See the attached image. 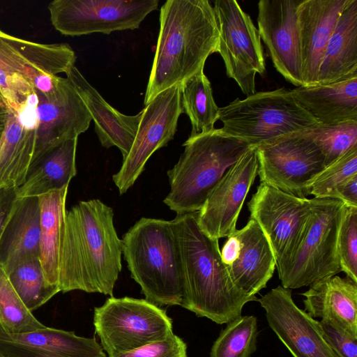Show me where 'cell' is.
Here are the masks:
<instances>
[{
    "instance_id": "obj_1",
    "label": "cell",
    "mask_w": 357,
    "mask_h": 357,
    "mask_svg": "<svg viewBox=\"0 0 357 357\" xmlns=\"http://www.w3.org/2000/svg\"><path fill=\"white\" fill-rule=\"evenodd\" d=\"M113 220L112 208L98 199L81 201L66 211L59 255L60 291L113 296L123 254Z\"/></svg>"
},
{
    "instance_id": "obj_2",
    "label": "cell",
    "mask_w": 357,
    "mask_h": 357,
    "mask_svg": "<svg viewBox=\"0 0 357 357\" xmlns=\"http://www.w3.org/2000/svg\"><path fill=\"white\" fill-rule=\"evenodd\" d=\"M218 43L215 15L209 1H166L160 10V30L144 105L204 70L207 58L218 52Z\"/></svg>"
},
{
    "instance_id": "obj_3",
    "label": "cell",
    "mask_w": 357,
    "mask_h": 357,
    "mask_svg": "<svg viewBox=\"0 0 357 357\" xmlns=\"http://www.w3.org/2000/svg\"><path fill=\"white\" fill-rule=\"evenodd\" d=\"M178 240L183 277L181 307L217 324L241 315L243 307L257 301L238 289L222 261L218 239L206 234L197 212L177 215L172 220Z\"/></svg>"
},
{
    "instance_id": "obj_4",
    "label": "cell",
    "mask_w": 357,
    "mask_h": 357,
    "mask_svg": "<svg viewBox=\"0 0 357 357\" xmlns=\"http://www.w3.org/2000/svg\"><path fill=\"white\" fill-rule=\"evenodd\" d=\"M122 253L146 300L180 305L183 277L178 240L171 221L142 218L123 236Z\"/></svg>"
},
{
    "instance_id": "obj_5",
    "label": "cell",
    "mask_w": 357,
    "mask_h": 357,
    "mask_svg": "<svg viewBox=\"0 0 357 357\" xmlns=\"http://www.w3.org/2000/svg\"><path fill=\"white\" fill-rule=\"evenodd\" d=\"M177 163L167 172L164 203L177 215L199 211L227 170L252 146L220 128L190 135Z\"/></svg>"
},
{
    "instance_id": "obj_6",
    "label": "cell",
    "mask_w": 357,
    "mask_h": 357,
    "mask_svg": "<svg viewBox=\"0 0 357 357\" xmlns=\"http://www.w3.org/2000/svg\"><path fill=\"white\" fill-rule=\"evenodd\" d=\"M218 120L223 123L220 129L224 133L252 147L271 143L318 124L290 90L284 88L255 92L243 100L236 98L220 107Z\"/></svg>"
},
{
    "instance_id": "obj_7",
    "label": "cell",
    "mask_w": 357,
    "mask_h": 357,
    "mask_svg": "<svg viewBox=\"0 0 357 357\" xmlns=\"http://www.w3.org/2000/svg\"><path fill=\"white\" fill-rule=\"evenodd\" d=\"M312 204L304 235L289 262L278 272L286 289L310 286L342 272L337 241L346 206L331 198L314 197Z\"/></svg>"
},
{
    "instance_id": "obj_8",
    "label": "cell",
    "mask_w": 357,
    "mask_h": 357,
    "mask_svg": "<svg viewBox=\"0 0 357 357\" xmlns=\"http://www.w3.org/2000/svg\"><path fill=\"white\" fill-rule=\"evenodd\" d=\"M93 324L101 347L115 357L173 333L165 311L146 299L130 297L107 299L94 309Z\"/></svg>"
},
{
    "instance_id": "obj_9",
    "label": "cell",
    "mask_w": 357,
    "mask_h": 357,
    "mask_svg": "<svg viewBox=\"0 0 357 357\" xmlns=\"http://www.w3.org/2000/svg\"><path fill=\"white\" fill-rule=\"evenodd\" d=\"M213 10L219 31L218 52L227 75L247 96L255 93V77L266 70L264 48L250 16L235 0H216Z\"/></svg>"
},
{
    "instance_id": "obj_10",
    "label": "cell",
    "mask_w": 357,
    "mask_h": 357,
    "mask_svg": "<svg viewBox=\"0 0 357 357\" xmlns=\"http://www.w3.org/2000/svg\"><path fill=\"white\" fill-rule=\"evenodd\" d=\"M250 218L266 236L278 272L296 250L312 212V199L301 198L261 183L248 203Z\"/></svg>"
},
{
    "instance_id": "obj_11",
    "label": "cell",
    "mask_w": 357,
    "mask_h": 357,
    "mask_svg": "<svg viewBox=\"0 0 357 357\" xmlns=\"http://www.w3.org/2000/svg\"><path fill=\"white\" fill-rule=\"evenodd\" d=\"M256 148L261 183L301 198L326 168L319 147L301 132Z\"/></svg>"
},
{
    "instance_id": "obj_12",
    "label": "cell",
    "mask_w": 357,
    "mask_h": 357,
    "mask_svg": "<svg viewBox=\"0 0 357 357\" xmlns=\"http://www.w3.org/2000/svg\"><path fill=\"white\" fill-rule=\"evenodd\" d=\"M158 3V0H54L48 10L56 30L79 36L138 29Z\"/></svg>"
},
{
    "instance_id": "obj_13",
    "label": "cell",
    "mask_w": 357,
    "mask_h": 357,
    "mask_svg": "<svg viewBox=\"0 0 357 357\" xmlns=\"http://www.w3.org/2000/svg\"><path fill=\"white\" fill-rule=\"evenodd\" d=\"M183 112L180 85L160 93L142 109L130 151L119 171L113 175L121 195L133 185L152 154L173 139Z\"/></svg>"
},
{
    "instance_id": "obj_14",
    "label": "cell",
    "mask_w": 357,
    "mask_h": 357,
    "mask_svg": "<svg viewBox=\"0 0 357 357\" xmlns=\"http://www.w3.org/2000/svg\"><path fill=\"white\" fill-rule=\"evenodd\" d=\"M36 94V150L32 167L51 149L87 130L92 120L67 77H59L50 91Z\"/></svg>"
},
{
    "instance_id": "obj_15",
    "label": "cell",
    "mask_w": 357,
    "mask_h": 357,
    "mask_svg": "<svg viewBox=\"0 0 357 357\" xmlns=\"http://www.w3.org/2000/svg\"><path fill=\"white\" fill-rule=\"evenodd\" d=\"M269 327L294 357H338L325 341L320 322L298 307L282 285L258 298Z\"/></svg>"
},
{
    "instance_id": "obj_16",
    "label": "cell",
    "mask_w": 357,
    "mask_h": 357,
    "mask_svg": "<svg viewBox=\"0 0 357 357\" xmlns=\"http://www.w3.org/2000/svg\"><path fill=\"white\" fill-rule=\"evenodd\" d=\"M257 169V148L251 147L227 170L197 211L198 225L206 234L219 240L234 231Z\"/></svg>"
},
{
    "instance_id": "obj_17",
    "label": "cell",
    "mask_w": 357,
    "mask_h": 357,
    "mask_svg": "<svg viewBox=\"0 0 357 357\" xmlns=\"http://www.w3.org/2000/svg\"><path fill=\"white\" fill-rule=\"evenodd\" d=\"M227 238L220 254L229 275L242 291L256 296L266 287L276 267L270 243L252 218Z\"/></svg>"
},
{
    "instance_id": "obj_18",
    "label": "cell",
    "mask_w": 357,
    "mask_h": 357,
    "mask_svg": "<svg viewBox=\"0 0 357 357\" xmlns=\"http://www.w3.org/2000/svg\"><path fill=\"white\" fill-rule=\"evenodd\" d=\"M300 0H260L258 31L275 69L296 87L303 86L297 22Z\"/></svg>"
},
{
    "instance_id": "obj_19",
    "label": "cell",
    "mask_w": 357,
    "mask_h": 357,
    "mask_svg": "<svg viewBox=\"0 0 357 357\" xmlns=\"http://www.w3.org/2000/svg\"><path fill=\"white\" fill-rule=\"evenodd\" d=\"M348 0H300L297 22L303 86L316 85L328 43Z\"/></svg>"
},
{
    "instance_id": "obj_20",
    "label": "cell",
    "mask_w": 357,
    "mask_h": 357,
    "mask_svg": "<svg viewBox=\"0 0 357 357\" xmlns=\"http://www.w3.org/2000/svg\"><path fill=\"white\" fill-rule=\"evenodd\" d=\"M0 354L2 357H106L95 338L47 326L18 334L0 328Z\"/></svg>"
},
{
    "instance_id": "obj_21",
    "label": "cell",
    "mask_w": 357,
    "mask_h": 357,
    "mask_svg": "<svg viewBox=\"0 0 357 357\" xmlns=\"http://www.w3.org/2000/svg\"><path fill=\"white\" fill-rule=\"evenodd\" d=\"M94 122V130L102 146H116L123 160L128 155L142 110L134 116L123 114L111 106L74 66L66 73Z\"/></svg>"
},
{
    "instance_id": "obj_22",
    "label": "cell",
    "mask_w": 357,
    "mask_h": 357,
    "mask_svg": "<svg viewBox=\"0 0 357 357\" xmlns=\"http://www.w3.org/2000/svg\"><path fill=\"white\" fill-rule=\"evenodd\" d=\"M40 227L38 197L17 198L0 233V267L6 274L40 259Z\"/></svg>"
},
{
    "instance_id": "obj_23",
    "label": "cell",
    "mask_w": 357,
    "mask_h": 357,
    "mask_svg": "<svg viewBox=\"0 0 357 357\" xmlns=\"http://www.w3.org/2000/svg\"><path fill=\"white\" fill-rule=\"evenodd\" d=\"M33 110L17 113L8 106L6 127L0 140V189L19 188L33 165L36 150Z\"/></svg>"
},
{
    "instance_id": "obj_24",
    "label": "cell",
    "mask_w": 357,
    "mask_h": 357,
    "mask_svg": "<svg viewBox=\"0 0 357 357\" xmlns=\"http://www.w3.org/2000/svg\"><path fill=\"white\" fill-rule=\"evenodd\" d=\"M302 293L304 310L312 318L329 319L357 337V283L346 276L324 278Z\"/></svg>"
},
{
    "instance_id": "obj_25",
    "label": "cell",
    "mask_w": 357,
    "mask_h": 357,
    "mask_svg": "<svg viewBox=\"0 0 357 357\" xmlns=\"http://www.w3.org/2000/svg\"><path fill=\"white\" fill-rule=\"evenodd\" d=\"M290 91L318 123L357 121V75L331 84L301 86Z\"/></svg>"
},
{
    "instance_id": "obj_26",
    "label": "cell",
    "mask_w": 357,
    "mask_h": 357,
    "mask_svg": "<svg viewBox=\"0 0 357 357\" xmlns=\"http://www.w3.org/2000/svg\"><path fill=\"white\" fill-rule=\"evenodd\" d=\"M357 75V0H348L328 43L317 84Z\"/></svg>"
},
{
    "instance_id": "obj_27",
    "label": "cell",
    "mask_w": 357,
    "mask_h": 357,
    "mask_svg": "<svg viewBox=\"0 0 357 357\" xmlns=\"http://www.w3.org/2000/svg\"><path fill=\"white\" fill-rule=\"evenodd\" d=\"M10 40L24 59L26 77L36 93L50 91L59 78L56 75L75 66L76 55L68 44L38 43L11 35Z\"/></svg>"
},
{
    "instance_id": "obj_28",
    "label": "cell",
    "mask_w": 357,
    "mask_h": 357,
    "mask_svg": "<svg viewBox=\"0 0 357 357\" xmlns=\"http://www.w3.org/2000/svg\"><path fill=\"white\" fill-rule=\"evenodd\" d=\"M78 137L67 140L45 153L30 169L17 189V198L39 197L69 185L77 174L76 150Z\"/></svg>"
},
{
    "instance_id": "obj_29",
    "label": "cell",
    "mask_w": 357,
    "mask_h": 357,
    "mask_svg": "<svg viewBox=\"0 0 357 357\" xmlns=\"http://www.w3.org/2000/svg\"><path fill=\"white\" fill-rule=\"evenodd\" d=\"M68 190V185H66L38 197L40 209V261L47 281L57 287Z\"/></svg>"
},
{
    "instance_id": "obj_30",
    "label": "cell",
    "mask_w": 357,
    "mask_h": 357,
    "mask_svg": "<svg viewBox=\"0 0 357 357\" xmlns=\"http://www.w3.org/2000/svg\"><path fill=\"white\" fill-rule=\"evenodd\" d=\"M0 93L17 113L36 101V91L29 82L24 61L10 40L0 29Z\"/></svg>"
},
{
    "instance_id": "obj_31",
    "label": "cell",
    "mask_w": 357,
    "mask_h": 357,
    "mask_svg": "<svg viewBox=\"0 0 357 357\" xmlns=\"http://www.w3.org/2000/svg\"><path fill=\"white\" fill-rule=\"evenodd\" d=\"M181 103L183 112L191 122L190 135L208 132L215 129L220 107L215 102L211 82L204 70L181 86Z\"/></svg>"
},
{
    "instance_id": "obj_32",
    "label": "cell",
    "mask_w": 357,
    "mask_h": 357,
    "mask_svg": "<svg viewBox=\"0 0 357 357\" xmlns=\"http://www.w3.org/2000/svg\"><path fill=\"white\" fill-rule=\"evenodd\" d=\"M6 275L18 297L31 312L60 292L59 287L47 281L40 259L24 262Z\"/></svg>"
},
{
    "instance_id": "obj_33",
    "label": "cell",
    "mask_w": 357,
    "mask_h": 357,
    "mask_svg": "<svg viewBox=\"0 0 357 357\" xmlns=\"http://www.w3.org/2000/svg\"><path fill=\"white\" fill-rule=\"evenodd\" d=\"M257 319L239 316L227 324L213 342L210 357H250L257 350Z\"/></svg>"
},
{
    "instance_id": "obj_34",
    "label": "cell",
    "mask_w": 357,
    "mask_h": 357,
    "mask_svg": "<svg viewBox=\"0 0 357 357\" xmlns=\"http://www.w3.org/2000/svg\"><path fill=\"white\" fill-rule=\"evenodd\" d=\"M311 139L321 151L326 167L357 146V121L320 124L301 132Z\"/></svg>"
},
{
    "instance_id": "obj_35",
    "label": "cell",
    "mask_w": 357,
    "mask_h": 357,
    "mask_svg": "<svg viewBox=\"0 0 357 357\" xmlns=\"http://www.w3.org/2000/svg\"><path fill=\"white\" fill-rule=\"evenodd\" d=\"M45 326L24 306L0 267V328L8 333L18 334Z\"/></svg>"
},
{
    "instance_id": "obj_36",
    "label": "cell",
    "mask_w": 357,
    "mask_h": 357,
    "mask_svg": "<svg viewBox=\"0 0 357 357\" xmlns=\"http://www.w3.org/2000/svg\"><path fill=\"white\" fill-rule=\"evenodd\" d=\"M356 174H357V146L349 149L321 172L312 183L310 195H312L316 198L335 199L337 188Z\"/></svg>"
},
{
    "instance_id": "obj_37",
    "label": "cell",
    "mask_w": 357,
    "mask_h": 357,
    "mask_svg": "<svg viewBox=\"0 0 357 357\" xmlns=\"http://www.w3.org/2000/svg\"><path fill=\"white\" fill-rule=\"evenodd\" d=\"M337 251L342 271L357 283V207L346 206L339 228Z\"/></svg>"
},
{
    "instance_id": "obj_38",
    "label": "cell",
    "mask_w": 357,
    "mask_h": 357,
    "mask_svg": "<svg viewBox=\"0 0 357 357\" xmlns=\"http://www.w3.org/2000/svg\"><path fill=\"white\" fill-rule=\"evenodd\" d=\"M115 357H187V345L174 333Z\"/></svg>"
},
{
    "instance_id": "obj_39",
    "label": "cell",
    "mask_w": 357,
    "mask_h": 357,
    "mask_svg": "<svg viewBox=\"0 0 357 357\" xmlns=\"http://www.w3.org/2000/svg\"><path fill=\"white\" fill-rule=\"evenodd\" d=\"M319 322L325 341L338 357H357V337L329 319H321Z\"/></svg>"
},
{
    "instance_id": "obj_40",
    "label": "cell",
    "mask_w": 357,
    "mask_h": 357,
    "mask_svg": "<svg viewBox=\"0 0 357 357\" xmlns=\"http://www.w3.org/2000/svg\"><path fill=\"white\" fill-rule=\"evenodd\" d=\"M335 199L340 200L346 206L357 207V174L337 188Z\"/></svg>"
},
{
    "instance_id": "obj_41",
    "label": "cell",
    "mask_w": 357,
    "mask_h": 357,
    "mask_svg": "<svg viewBox=\"0 0 357 357\" xmlns=\"http://www.w3.org/2000/svg\"><path fill=\"white\" fill-rule=\"evenodd\" d=\"M18 188L0 189V233L17 199Z\"/></svg>"
},
{
    "instance_id": "obj_42",
    "label": "cell",
    "mask_w": 357,
    "mask_h": 357,
    "mask_svg": "<svg viewBox=\"0 0 357 357\" xmlns=\"http://www.w3.org/2000/svg\"><path fill=\"white\" fill-rule=\"evenodd\" d=\"M8 116V105L0 93V140L5 131Z\"/></svg>"
},
{
    "instance_id": "obj_43",
    "label": "cell",
    "mask_w": 357,
    "mask_h": 357,
    "mask_svg": "<svg viewBox=\"0 0 357 357\" xmlns=\"http://www.w3.org/2000/svg\"><path fill=\"white\" fill-rule=\"evenodd\" d=\"M0 357H2V356H1V354H0Z\"/></svg>"
}]
</instances>
